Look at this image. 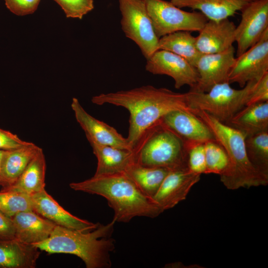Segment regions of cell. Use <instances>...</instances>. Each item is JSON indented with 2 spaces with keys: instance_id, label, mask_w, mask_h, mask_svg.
I'll return each instance as SVG.
<instances>
[{
  "instance_id": "obj_8",
  "label": "cell",
  "mask_w": 268,
  "mask_h": 268,
  "mask_svg": "<svg viewBox=\"0 0 268 268\" xmlns=\"http://www.w3.org/2000/svg\"><path fill=\"white\" fill-rule=\"evenodd\" d=\"M157 36L180 31L199 32L208 19L199 11H187L170 1L143 0Z\"/></svg>"
},
{
  "instance_id": "obj_27",
  "label": "cell",
  "mask_w": 268,
  "mask_h": 268,
  "mask_svg": "<svg viewBox=\"0 0 268 268\" xmlns=\"http://www.w3.org/2000/svg\"><path fill=\"white\" fill-rule=\"evenodd\" d=\"M245 146L252 164L260 172L268 175V131L246 137Z\"/></svg>"
},
{
  "instance_id": "obj_10",
  "label": "cell",
  "mask_w": 268,
  "mask_h": 268,
  "mask_svg": "<svg viewBox=\"0 0 268 268\" xmlns=\"http://www.w3.org/2000/svg\"><path fill=\"white\" fill-rule=\"evenodd\" d=\"M268 73V29L260 40L242 55L235 58L229 75V83L241 87L249 81H258Z\"/></svg>"
},
{
  "instance_id": "obj_32",
  "label": "cell",
  "mask_w": 268,
  "mask_h": 268,
  "mask_svg": "<svg viewBox=\"0 0 268 268\" xmlns=\"http://www.w3.org/2000/svg\"><path fill=\"white\" fill-rule=\"evenodd\" d=\"M6 7L13 13L23 16L34 13L40 0H4Z\"/></svg>"
},
{
  "instance_id": "obj_6",
  "label": "cell",
  "mask_w": 268,
  "mask_h": 268,
  "mask_svg": "<svg viewBox=\"0 0 268 268\" xmlns=\"http://www.w3.org/2000/svg\"><path fill=\"white\" fill-rule=\"evenodd\" d=\"M257 81L248 82L240 89L229 82L217 84L206 92L189 90L186 93L187 105L193 110L203 111L225 123L246 106Z\"/></svg>"
},
{
  "instance_id": "obj_2",
  "label": "cell",
  "mask_w": 268,
  "mask_h": 268,
  "mask_svg": "<svg viewBox=\"0 0 268 268\" xmlns=\"http://www.w3.org/2000/svg\"><path fill=\"white\" fill-rule=\"evenodd\" d=\"M69 187L76 191L101 196L107 201L116 222L127 223L136 216L155 218L163 212L124 173L94 176Z\"/></svg>"
},
{
  "instance_id": "obj_7",
  "label": "cell",
  "mask_w": 268,
  "mask_h": 268,
  "mask_svg": "<svg viewBox=\"0 0 268 268\" xmlns=\"http://www.w3.org/2000/svg\"><path fill=\"white\" fill-rule=\"evenodd\" d=\"M121 28L146 59L158 50L159 38L154 30L143 0H118Z\"/></svg>"
},
{
  "instance_id": "obj_21",
  "label": "cell",
  "mask_w": 268,
  "mask_h": 268,
  "mask_svg": "<svg viewBox=\"0 0 268 268\" xmlns=\"http://www.w3.org/2000/svg\"><path fill=\"white\" fill-rule=\"evenodd\" d=\"M224 123L240 131L245 137L268 131V101L247 105Z\"/></svg>"
},
{
  "instance_id": "obj_20",
  "label": "cell",
  "mask_w": 268,
  "mask_h": 268,
  "mask_svg": "<svg viewBox=\"0 0 268 268\" xmlns=\"http://www.w3.org/2000/svg\"><path fill=\"white\" fill-rule=\"evenodd\" d=\"M39 249L16 238L0 239V268H34Z\"/></svg>"
},
{
  "instance_id": "obj_23",
  "label": "cell",
  "mask_w": 268,
  "mask_h": 268,
  "mask_svg": "<svg viewBox=\"0 0 268 268\" xmlns=\"http://www.w3.org/2000/svg\"><path fill=\"white\" fill-rule=\"evenodd\" d=\"M40 147L29 142L20 147L5 150L0 170L2 189L12 185L23 172Z\"/></svg>"
},
{
  "instance_id": "obj_26",
  "label": "cell",
  "mask_w": 268,
  "mask_h": 268,
  "mask_svg": "<svg viewBox=\"0 0 268 268\" xmlns=\"http://www.w3.org/2000/svg\"><path fill=\"white\" fill-rule=\"evenodd\" d=\"M165 50L178 55L195 67L201 54L196 45V37L191 32L180 31L160 37L158 50Z\"/></svg>"
},
{
  "instance_id": "obj_31",
  "label": "cell",
  "mask_w": 268,
  "mask_h": 268,
  "mask_svg": "<svg viewBox=\"0 0 268 268\" xmlns=\"http://www.w3.org/2000/svg\"><path fill=\"white\" fill-rule=\"evenodd\" d=\"M188 167L191 172L195 174H206L204 143L195 145L188 149Z\"/></svg>"
},
{
  "instance_id": "obj_12",
  "label": "cell",
  "mask_w": 268,
  "mask_h": 268,
  "mask_svg": "<svg viewBox=\"0 0 268 268\" xmlns=\"http://www.w3.org/2000/svg\"><path fill=\"white\" fill-rule=\"evenodd\" d=\"M235 53L236 50L232 46L222 52L201 54L195 66L199 74L198 81L190 90L206 92L217 84L229 82Z\"/></svg>"
},
{
  "instance_id": "obj_9",
  "label": "cell",
  "mask_w": 268,
  "mask_h": 268,
  "mask_svg": "<svg viewBox=\"0 0 268 268\" xmlns=\"http://www.w3.org/2000/svg\"><path fill=\"white\" fill-rule=\"evenodd\" d=\"M240 11L235 30L236 57L256 44L268 29V0H252Z\"/></svg>"
},
{
  "instance_id": "obj_25",
  "label": "cell",
  "mask_w": 268,
  "mask_h": 268,
  "mask_svg": "<svg viewBox=\"0 0 268 268\" xmlns=\"http://www.w3.org/2000/svg\"><path fill=\"white\" fill-rule=\"evenodd\" d=\"M170 171L164 168L144 166L134 162L124 173L142 194L152 199Z\"/></svg>"
},
{
  "instance_id": "obj_34",
  "label": "cell",
  "mask_w": 268,
  "mask_h": 268,
  "mask_svg": "<svg viewBox=\"0 0 268 268\" xmlns=\"http://www.w3.org/2000/svg\"><path fill=\"white\" fill-rule=\"evenodd\" d=\"M29 142L21 139L10 132L0 128V149L10 150L23 146Z\"/></svg>"
},
{
  "instance_id": "obj_5",
  "label": "cell",
  "mask_w": 268,
  "mask_h": 268,
  "mask_svg": "<svg viewBox=\"0 0 268 268\" xmlns=\"http://www.w3.org/2000/svg\"><path fill=\"white\" fill-rule=\"evenodd\" d=\"M134 162L169 170L188 167V149L183 141L159 120L146 129L133 148Z\"/></svg>"
},
{
  "instance_id": "obj_24",
  "label": "cell",
  "mask_w": 268,
  "mask_h": 268,
  "mask_svg": "<svg viewBox=\"0 0 268 268\" xmlns=\"http://www.w3.org/2000/svg\"><path fill=\"white\" fill-rule=\"evenodd\" d=\"M46 168L45 155L40 148L16 181L1 191H14L30 196L43 191L45 189Z\"/></svg>"
},
{
  "instance_id": "obj_14",
  "label": "cell",
  "mask_w": 268,
  "mask_h": 268,
  "mask_svg": "<svg viewBox=\"0 0 268 268\" xmlns=\"http://www.w3.org/2000/svg\"><path fill=\"white\" fill-rule=\"evenodd\" d=\"M71 107L76 120L85 132L89 143L133 149L127 138L113 127L90 115L77 98H72Z\"/></svg>"
},
{
  "instance_id": "obj_13",
  "label": "cell",
  "mask_w": 268,
  "mask_h": 268,
  "mask_svg": "<svg viewBox=\"0 0 268 268\" xmlns=\"http://www.w3.org/2000/svg\"><path fill=\"white\" fill-rule=\"evenodd\" d=\"M160 121L183 141L188 151L193 146L215 139L207 125L192 112L172 111Z\"/></svg>"
},
{
  "instance_id": "obj_15",
  "label": "cell",
  "mask_w": 268,
  "mask_h": 268,
  "mask_svg": "<svg viewBox=\"0 0 268 268\" xmlns=\"http://www.w3.org/2000/svg\"><path fill=\"white\" fill-rule=\"evenodd\" d=\"M200 177L201 175L191 172L188 168L170 170L152 200L163 211L173 208L186 199Z\"/></svg>"
},
{
  "instance_id": "obj_22",
  "label": "cell",
  "mask_w": 268,
  "mask_h": 268,
  "mask_svg": "<svg viewBox=\"0 0 268 268\" xmlns=\"http://www.w3.org/2000/svg\"><path fill=\"white\" fill-rule=\"evenodd\" d=\"M97 159L94 176L124 173L134 162L133 149L90 143Z\"/></svg>"
},
{
  "instance_id": "obj_36",
  "label": "cell",
  "mask_w": 268,
  "mask_h": 268,
  "mask_svg": "<svg viewBox=\"0 0 268 268\" xmlns=\"http://www.w3.org/2000/svg\"><path fill=\"white\" fill-rule=\"evenodd\" d=\"M5 150L0 149V170Z\"/></svg>"
},
{
  "instance_id": "obj_18",
  "label": "cell",
  "mask_w": 268,
  "mask_h": 268,
  "mask_svg": "<svg viewBox=\"0 0 268 268\" xmlns=\"http://www.w3.org/2000/svg\"><path fill=\"white\" fill-rule=\"evenodd\" d=\"M11 218L15 229V238L31 245L47 239L57 225L34 210L20 212Z\"/></svg>"
},
{
  "instance_id": "obj_3",
  "label": "cell",
  "mask_w": 268,
  "mask_h": 268,
  "mask_svg": "<svg viewBox=\"0 0 268 268\" xmlns=\"http://www.w3.org/2000/svg\"><path fill=\"white\" fill-rule=\"evenodd\" d=\"M115 220L100 224L95 229L83 232L56 225L46 240L33 244L49 254L65 253L80 258L87 268L111 267L110 253L115 249V240L110 237Z\"/></svg>"
},
{
  "instance_id": "obj_16",
  "label": "cell",
  "mask_w": 268,
  "mask_h": 268,
  "mask_svg": "<svg viewBox=\"0 0 268 268\" xmlns=\"http://www.w3.org/2000/svg\"><path fill=\"white\" fill-rule=\"evenodd\" d=\"M33 210L57 225L68 229L88 232L96 229L100 223L79 218L66 210L45 190L30 196Z\"/></svg>"
},
{
  "instance_id": "obj_30",
  "label": "cell",
  "mask_w": 268,
  "mask_h": 268,
  "mask_svg": "<svg viewBox=\"0 0 268 268\" xmlns=\"http://www.w3.org/2000/svg\"><path fill=\"white\" fill-rule=\"evenodd\" d=\"M67 18L81 19L94 8L93 0H54Z\"/></svg>"
},
{
  "instance_id": "obj_35",
  "label": "cell",
  "mask_w": 268,
  "mask_h": 268,
  "mask_svg": "<svg viewBox=\"0 0 268 268\" xmlns=\"http://www.w3.org/2000/svg\"><path fill=\"white\" fill-rule=\"evenodd\" d=\"M15 238V229L11 217L0 211V239Z\"/></svg>"
},
{
  "instance_id": "obj_29",
  "label": "cell",
  "mask_w": 268,
  "mask_h": 268,
  "mask_svg": "<svg viewBox=\"0 0 268 268\" xmlns=\"http://www.w3.org/2000/svg\"><path fill=\"white\" fill-rule=\"evenodd\" d=\"M206 174H215L219 176L227 170L229 159L224 148L216 140L204 143Z\"/></svg>"
},
{
  "instance_id": "obj_19",
  "label": "cell",
  "mask_w": 268,
  "mask_h": 268,
  "mask_svg": "<svg viewBox=\"0 0 268 268\" xmlns=\"http://www.w3.org/2000/svg\"><path fill=\"white\" fill-rule=\"evenodd\" d=\"M252 0H170L175 6L198 10L208 20H220L235 15Z\"/></svg>"
},
{
  "instance_id": "obj_28",
  "label": "cell",
  "mask_w": 268,
  "mask_h": 268,
  "mask_svg": "<svg viewBox=\"0 0 268 268\" xmlns=\"http://www.w3.org/2000/svg\"><path fill=\"white\" fill-rule=\"evenodd\" d=\"M33 210L31 197L26 194L11 190L0 192V211L12 217L17 213Z\"/></svg>"
},
{
  "instance_id": "obj_1",
  "label": "cell",
  "mask_w": 268,
  "mask_h": 268,
  "mask_svg": "<svg viewBox=\"0 0 268 268\" xmlns=\"http://www.w3.org/2000/svg\"><path fill=\"white\" fill-rule=\"evenodd\" d=\"M92 102L100 105L109 104L121 106L128 110L130 119L127 138L132 148L143 132L168 113L174 110L193 113L187 105L186 93L152 85L102 93L94 97Z\"/></svg>"
},
{
  "instance_id": "obj_4",
  "label": "cell",
  "mask_w": 268,
  "mask_h": 268,
  "mask_svg": "<svg viewBox=\"0 0 268 268\" xmlns=\"http://www.w3.org/2000/svg\"><path fill=\"white\" fill-rule=\"evenodd\" d=\"M193 113L207 125L227 154L228 167L220 176L221 182L227 189L237 190L268 185V175L258 170L248 158L246 137L242 133L204 111L194 110Z\"/></svg>"
},
{
  "instance_id": "obj_11",
  "label": "cell",
  "mask_w": 268,
  "mask_h": 268,
  "mask_svg": "<svg viewBox=\"0 0 268 268\" xmlns=\"http://www.w3.org/2000/svg\"><path fill=\"white\" fill-rule=\"evenodd\" d=\"M145 69L153 74L166 75L174 81V87L184 85L194 87L199 74L196 67L182 57L171 52L159 49L146 59Z\"/></svg>"
},
{
  "instance_id": "obj_33",
  "label": "cell",
  "mask_w": 268,
  "mask_h": 268,
  "mask_svg": "<svg viewBox=\"0 0 268 268\" xmlns=\"http://www.w3.org/2000/svg\"><path fill=\"white\" fill-rule=\"evenodd\" d=\"M266 101H268V73L256 81L247 105Z\"/></svg>"
},
{
  "instance_id": "obj_17",
  "label": "cell",
  "mask_w": 268,
  "mask_h": 268,
  "mask_svg": "<svg viewBox=\"0 0 268 268\" xmlns=\"http://www.w3.org/2000/svg\"><path fill=\"white\" fill-rule=\"evenodd\" d=\"M235 28L234 23L229 18L208 20L196 37L197 49L201 54L225 51L235 42Z\"/></svg>"
}]
</instances>
